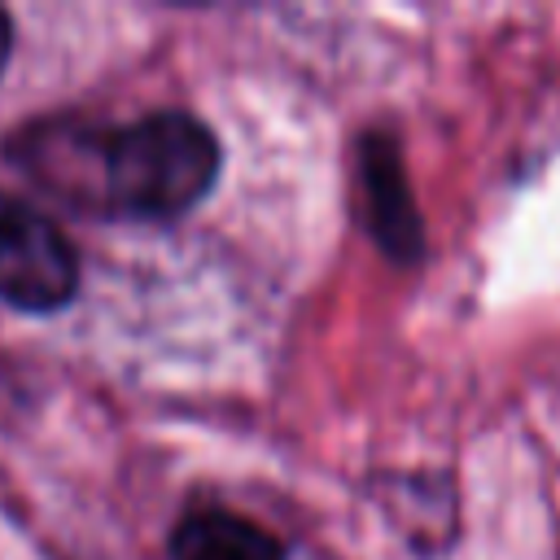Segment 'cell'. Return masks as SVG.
<instances>
[{"instance_id": "obj_1", "label": "cell", "mask_w": 560, "mask_h": 560, "mask_svg": "<svg viewBox=\"0 0 560 560\" xmlns=\"http://www.w3.org/2000/svg\"><path fill=\"white\" fill-rule=\"evenodd\" d=\"M214 131L184 114H144L96 140V184L101 206L131 219H175L192 210L219 179Z\"/></svg>"}, {"instance_id": "obj_2", "label": "cell", "mask_w": 560, "mask_h": 560, "mask_svg": "<svg viewBox=\"0 0 560 560\" xmlns=\"http://www.w3.org/2000/svg\"><path fill=\"white\" fill-rule=\"evenodd\" d=\"M79 289V258L61 228L35 206L0 192V302L48 315Z\"/></svg>"}, {"instance_id": "obj_3", "label": "cell", "mask_w": 560, "mask_h": 560, "mask_svg": "<svg viewBox=\"0 0 560 560\" xmlns=\"http://www.w3.org/2000/svg\"><path fill=\"white\" fill-rule=\"evenodd\" d=\"M359 188H363V223L376 236V245L398 262L420 258L424 228L402 175V158L394 140L381 131L359 140Z\"/></svg>"}, {"instance_id": "obj_4", "label": "cell", "mask_w": 560, "mask_h": 560, "mask_svg": "<svg viewBox=\"0 0 560 560\" xmlns=\"http://www.w3.org/2000/svg\"><path fill=\"white\" fill-rule=\"evenodd\" d=\"M171 560H284L271 529L228 508H197L171 534Z\"/></svg>"}, {"instance_id": "obj_5", "label": "cell", "mask_w": 560, "mask_h": 560, "mask_svg": "<svg viewBox=\"0 0 560 560\" xmlns=\"http://www.w3.org/2000/svg\"><path fill=\"white\" fill-rule=\"evenodd\" d=\"M9 52H13V22H9V13L0 9V70H4Z\"/></svg>"}]
</instances>
